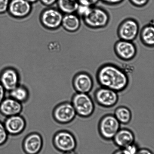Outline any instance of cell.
I'll return each mask as SVG.
<instances>
[{
    "instance_id": "1",
    "label": "cell",
    "mask_w": 154,
    "mask_h": 154,
    "mask_svg": "<svg viewBox=\"0 0 154 154\" xmlns=\"http://www.w3.org/2000/svg\"><path fill=\"white\" fill-rule=\"evenodd\" d=\"M97 80L101 87L110 89L117 93L125 90L129 85L127 74L115 65L105 64L97 72Z\"/></svg>"
},
{
    "instance_id": "2",
    "label": "cell",
    "mask_w": 154,
    "mask_h": 154,
    "mask_svg": "<svg viewBox=\"0 0 154 154\" xmlns=\"http://www.w3.org/2000/svg\"><path fill=\"white\" fill-rule=\"evenodd\" d=\"M82 18L85 24L88 28L93 29L105 28L110 20L108 12L102 8L96 6L90 7L88 12Z\"/></svg>"
},
{
    "instance_id": "3",
    "label": "cell",
    "mask_w": 154,
    "mask_h": 154,
    "mask_svg": "<svg viewBox=\"0 0 154 154\" xmlns=\"http://www.w3.org/2000/svg\"><path fill=\"white\" fill-rule=\"evenodd\" d=\"M71 102L77 115L80 117L88 118L90 117L94 112V102L88 93H75L72 96Z\"/></svg>"
},
{
    "instance_id": "4",
    "label": "cell",
    "mask_w": 154,
    "mask_h": 154,
    "mask_svg": "<svg viewBox=\"0 0 154 154\" xmlns=\"http://www.w3.org/2000/svg\"><path fill=\"white\" fill-rule=\"evenodd\" d=\"M52 144L57 150L64 153L75 150L77 142L76 137L72 132L63 130L58 131L54 134Z\"/></svg>"
},
{
    "instance_id": "5",
    "label": "cell",
    "mask_w": 154,
    "mask_h": 154,
    "mask_svg": "<svg viewBox=\"0 0 154 154\" xmlns=\"http://www.w3.org/2000/svg\"><path fill=\"white\" fill-rule=\"evenodd\" d=\"M120 124L114 115H106L99 122L98 130L100 135L106 141L112 140L120 129Z\"/></svg>"
},
{
    "instance_id": "6",
    "label": "cell",
    "mask_w": 154,
    "mask_h": 154,
    "mask_svg": "<svg viewBox=\"0 0 154 154\" xmlns=\"http://www.w3.org/2000/svg\"><path fill=\"white\" fill-rule=\"evenodd\" d=\"M52 117L57 123L65 125L71 123L77 116L71 102H64L57 105L52 111Z\"/></svg>"
},
{
    "instance_id": "7",
    "label": "cell",
    "mask_w": 154,
    "mask_h": 154,
    "mask_svg": "<svg viewBox=\"0 0 154 154\" xmlns=\"http://www.w3.org/2000/svg\"><path fill=\"white\" fill-rule=\"evenodd\" d=\"M138 23L132 18L124 20L119 26L117 34L120 40L133 42L137 38L139 32Z\"/></svg>"
},
{
    "instance_id": "8",
    "label": "cell",
    "mask_w": 154,
    "mask_h": 154,
    "mask_svg": "<svg viewBox=\"0 0 154 154\" xmlns=\"http://www.w3.org/2000/svg\"><path fill=\"white\" fill-rule=\"evenodd\" d=\"M63 16L64 14L58 9L49 8L42 12L41 22L48 29L56 30L61 26Z\"/></svg>"
},
{
    "instance_id": "9",
    "label": "cell",
    "mask_w": 154,
    "mask_h": 154,
    "mask_svg": "<svg viewBox=\"0 0 154 154\" xmlns=\"http://www.w3.org/2000/svg\"><path fill=\"white\" fill-rule=\"evenodd\" d=\"M94 99L98 105L104 108H111L118 102V93L110 89L101 87L95 91Z\"/></svg>"
},
{
    "instance_id": "10",
    "label": "cell",
    "mask_w": 154,
    "mask_h": 154,
    "mask_svg": "<svg viewBox=\"0 0 154 154\" xmlns=\"http://www.w3.org/2000/svg\"><path fill=\"white\" fill-rule=\"evenodd\" d=\"M45 143L43 137L38 133L29 134L22 143L23 149L27 154H37L43 149Z\"/></svg>"
},
{
    "instance_id": "11",
    "label": "cell",
    "mask_w": 154,
    "mask_h": 154,
    "mask_svg": "<svg viewBox=\"0 0 154 154\" xmlns=\"http://www.w3.org/2000/svg\"><path fill=\"white\" fill-rule=\"evenodd\" d=\"M115 52L120 59L129 61L133 59L137 54L136 46L133 42L119 40L114 45Z\"/></svg>"
},
{
    "instance_id": "12",
    "label": "cell",
    "mask_w": 154,
    "mask_h": 154,
    "mask_svg": "<svg viewBox=\"0 0 154 154\" xmlns=\"http://www.w3.org/2000/svg\"><path fill=\"white\" fill-rule=\"evenodd\" d=\"M3 123L8 134L11 136L21 135L27 125L26 120L21 114L6 118Z\"/></svg>"
},
{
    "instance_id": "13",
    "label": "cell",
    "mask_w": 154,
    "mask_h": 154,
    "mask_svg": "<svg viewBox=\"0 0 154 154\" xmlns=\"http://www.w3.org/2000/svg\"><path fill=\"white\" fill-rule=\"evenodd\" d=\"M72 85L76 93L88 94L93 88L94 81L91 75L87 72H81L74 77Z\"/></svg>"
},
{
    "instance_id": "14",
    "label": "cell",
    "mask_w": 154,
    "mask_h": 154,
    "mask_svg": "<svg viewBox=\"0 0 154 154\" xmlns=\"http://www.w3.org/2000/svg\"><path fill=\"white\" fill-rule=\"evenodd\" d=\"M32 10V4L26 0H11L8 12L16 19L27 17Z\"/></svg>"
},
{
    "instance_id": "15",
    "label": "cell",
    "mask_w": 154,
    "mask_h": 154,
    "mask_svg": "<svg viewBox=\"0 0 154 154\" xmlns=\"http://www.w3.org/2000/svg\"><path fill=\"white\" fill-rule=\"evenodd\" d=\"M20 80L19 72L13 68H7L0 73V83L8 92L20 84Z\"/></svg>"
},
{
    "instance_id": "16",
    "label": "cell",
    "mask_w": 154,
    "mask_h": 154,
    "mask_svg": "<svg viewBox=\"0 0 154 154\" xmlns=\"http://www.w3.org/2000/svg\"><path fill=\"white\" fill-rule=\"evenodd\" d=\"M23 110V104L9 96L0 104V114L5 118L20 115Z\"/></svg>"
},
{
    "instance_id": "17",
    "label": "cell",
    "mask_w": 154,
    "mask_h": 154,
    "mask_svg": "<svg viewBox=\"0 0 154 154\" xmlns=\"http://www.w3.org/2000/svg\"><path fill=\"white\" fill-rule=\"evenodd\" d=\"M112 140L116 146L123 149L135 143V136L130 130L123 128L119 130Z\"/></svg>"
},
{
    "instance_id": "18",
    "label": "cell",
    "mask_w": 154,
    "mask_h": 154,
    "mask_svg": "<svg viewBox=\"0 0 154 154\" xmlns=\"http://www.w3.org/2000/svg\"><path fill=\"white\" fill-rule=\"evenodd\" d=\"M81 25L79 17L76 14H64L61 26L66 31L71 33L75 32L79 29Z\"/></svg>"
},
{
    "instance_id": "19",
    "label": "cell",
    "mask_w": 154,
    "mask_h": 154,
    "mask_svg": "<svg viewBox=\"0 0 154 154\" xmlns=\"http://www.w3.org/2000/svg\"><path fill=\"white\" fill-rule=\"evenodd\" d=\"M9 96L23 104L29 100L30 93L26 86L20 84L13 90L8 92Z\"/></svg>"
},
{
    "instance_id": "20",
    "label": "cell",
    "mask_w": 154,
    "mask_h": 154,
    "mask_svg": "<svg viewBox=\"0 0 154 154\" xmlns=\"http://www.w3.org/2000/svg\"><path fill=\"white\" fill-rule=\"evenodd\" d=\"M140 40L145 46L153 48L154 45V27L153 24H149L144 26L141 30Z\"/></svg>"
},
{
    "instance_id": "21",
    "label": "cell",
    "mask_w": 154,
    "mask_h": 154,
    "mask_svg": "<svg viewBox=\"0 0 154 154\" xmlns=\"http://www.w3.org/2000/svg\"><path fill=\"white\" fill-rule=\"evenodd\" d=\"M58 9L63 14L75 13L79 4L77 0H58Z\"/></svg>"
},
{
    "instance_id": "22",
    "label": "cell",
    "mask_w": 154,
    "mask_h": 154,
    "mask_svg": "<svg viewBox=\"0 0 154 154\" xmlns=\"http://www.w3.org/2000/svg\"><path fill=\"white\" fill-rule=\"evenodd\" d=\"M120 124L126 125L131 122L132 114L127 107L121 106L116 108L114 115Z\"/></svg>"
},
{
    "instance_id": "23",
    "label": "cell",
    "mask_w": 154,
    "mask_h": 154,
    "mask_svg": "<svg viewBox=\"0 0 154 154\" xmlns=\"http://www.w3.org/2000/svg\"><path fill=\"white\" fill-rule=\"evenodd\" d=\"M9 136L5 127L4 123L0 121V147L7 144Z\"/></svg>"
},
{
    "instance_id": "24",
    "label": "cell",
    "mask_w": 154,
    "mask_h": 154,
    "mask_svg": "<svg viewBox=\"0 0 154 154\" xmlns=\"http://www.w3.org/2000/svg\"><path fill=\"white\" fill-rule=\"evenodd\" d=\"M11 0H0V14L8 11Z\"/></svg>"
},
{
    "instance_id": "25",
    "label": "cell",
    "mask_w": 154,
    "mask_h": 154,
    "mask_svg": "<svg viewBox=\"0 0 154 154\" xmlns=\"http://www.w3.org/2000/svg\"><path fill=\"white\" fill-rule=\"evenodd\" d=\"M123 149L126 154H136L139 149L138 146L134 143Z\"/></svg>"
},
{
    "instance_id": "26",
    "label": "cell",
    "mask_w": 154,
    "mask_h": 154,
    "mask_svg": "<svg viewBox=\"0 0 154 154\" xmlns=\"http://www.w3.org/2000/svg\"><path fill=\"white\" fill-rule=\"evenodd\" d=\"M80 5L92 7L96 6L100 0H77Z\"/></svg>"
},
{
    "instance_id": "27",
    "label": "cell",
    "mask_w": 154,
    "mask_h": 154,
    "mask_svg": "<svg viewBox=\"0 0 154 154\" xmlns=\"http://www.w3.org/2000/svg\"><path fill=\"white\" fill-rule=\"evenodd\" d=\"M129 1L135 7L141 8L147 5L149 0H129Z\"/></svg>"
},
{
    "instance_id": "28",
    "label": "cell",
    "mask_w": 154,
    "mask_h": 154,
    "mask_svg": "<svg viewBox=\"0 0 154 154\" xmlns=\"http://www.w3.org/2000/svg\"><path fill=\"white\" fill-rule=\"evenodd\" d=\"M103 4L109 5H116L121 4L124 0H100Z\"/></svg>"
},
{
    "instance_id": "29",
    "label": "cell",
    "mask_w": 154,
    "mask_h": 154,
    "mask_svg": "<svg viewBox=\"0 0 154 154\" xmlns=\"http://www.w3.org/2000/svg\"><path fill=\"white\" fill-rule=\"evenodd\" d=\"M42 4L47 7H51L57 3L58 0H40Z\"/></svg>"
},
{
    "instance_id": "30",
    "label": "cell",
    "mask_w": 154,
    "mask_h": 154,
    "mask_svg": "<svg viewBox=\"0 0 154 154\" xmlns=\"http://www.w3.org/2000/svg\"><path fill=\"white\" fill-rule=\"evenodd\" d=\"M7 91L0 83V104L6 97Z\"/></svg>"
},
{
    "instance_id": "31",
    "label": "cell",
    "mask_w": 154,
    "mask_h": 154,
    "mask_svg": "<svg viewBox=\"0 0 154 154\" xmlns=\"http://www.w3.org/2000/svg\"><path fill=\"white\" fill-rule=\"evenodd\" d=\"M136 154H154L153 152L149 149L146 148L139 149Z\"/></svg>"
},
{
    "instance_id": "32",
    "label": "cell",
    "mask_w": 154,
    "mask_h": 154,
    "mask_svg": "<svg viewBox=\"0 0 154 154\" xmlns=\"http://www.w3.org/2000/svg\"><path fill=\"white\" fill-rule=\"evenodd\" d=\"M112 154H126L125 153L123 149H120L114 152Z\"/></svg>"
},
{
    "instance_id": "33",
    "label": "cell",
    "mask_w": 154,
    "mask_h": 154,
    "mask_svg": "<svg viewBox=\"0 0 154 154\" xmlns=\"http://www.w3.org/2000/svg\"><path fill=\"white\" fill-rule=\"evenodd\" d=\"M62 154H78L75 150L72 151L64 152Z\"/></svg>"
},
{
    "instance_id": "34",
    "label": "cell",
    "mask_w": 154,
    "mask_h": 154,
    "mask_svg": "<svg viewBox=\"0 0 154 154\" xmlns=\"http://www.w3.org/2000/svg\"><path fill=\"white\" fill-rule=\"evenodd\" d=\"M26 1L28 2L30 4H34V3L37 2L39 0H26Z\"/></svg>"
},
{
    "instance_id": "35",
    "label": "cell",
    "mask_w": 154,
    "mask_h": 154,
    "mask_svg": "<svg viewBox=\"0 0 154 154\" xmlns=\"http://www.w3.org/2000/svg\"><path fill=\"white\" fill-rule=\"evenodd\" d=\"M51 149H53V150H55V151H57V152H59V153H61V154H62V153H61V152H60L58 151H57V150H55V149H53V148H51Z\"/></svg>"
}]
</instances>
